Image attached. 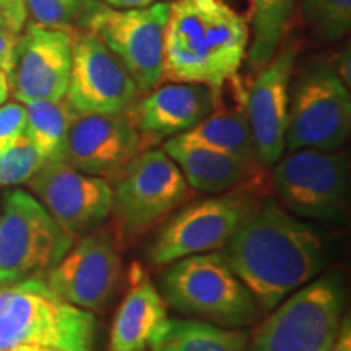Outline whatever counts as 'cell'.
I'll return each instance as SVG.
<instances>
[{
    "instance_id": "18",
    "label": "cell",
    "mask_w": 351,
    "mask_h": 351,
    "mask_svg": "<svg viewBox=\"0 0 351 351\" xmlns=\"http://www.w3.org/2000/svg\"><path fill=\"white\" fill-rule=\"evenodd\" d=\"M218 95L202 83H169L153 88L129 114L143 138V145L184 134L217 109Z\"/></svg>"
},
{
    "instance_id": "15",
    "label": "cell",
    "mask_w": 351,
    "mask_h": 351,
    "mask_svg": "<svg viewBox=\"0 0 351 351\" xmlns=\"http://www.w3.org/2000/svg\"><path fill=\"white\" fill-rule=\"evenodd\" d=\"M72 34L65 29L28 26L19 38L8 82L20 103L65 98L72 67Z\"/></svg>"
},
{
    "instance_id": "14",
    "label": "cell",
    "mask_w": 351,
    "mask_h": 351,
    "mask_svg": "<svg viewBox=\"0 0 351 351\" xmlns=\"http://www.w3.org/2000/svg\"><path fill=\"white\" fill-rule=\"evenodd\" d=\"M57 225L70 236L98 230L111 215V182L64 161H44L26 182Z\"/></svg>"
},
{
    "instance_id": "9",
    "label": "cell",
    "mask_w": 351,
    "mask_h": 351,
    "mask_svg": "<svg viewBox=\"0 0 351 351\" xmlns=\"http://www.w3.org/2000/svg\"><path fill=\"white\" fill-rule=\"evenodd\" d=\"M350 130L348 85L328 65H311L289 95L285 150L335 152L348 140Z\"/></svg>"
},
{
    "instance_id": "11",
    "label": "cell",
    "mask_w": 351,
    "mask_h": 351,
    "mask_svg": "<svg viewBox=\"0 0 351 351\" xmlns=\"http://www.w3.org/2000/svg\"><path fill=\"white\" fill-rule=\"evenodd\" d=\"M256 205L244 189L187 205L158 232L148 247V261L166 265L194 254L219 251Z\"/></svg>"
},
{
    "instance_id": "27",
    "label": "cell",
    "mask_w": 351,
    "mask_h": 351,
    "mask_svg": "<svg viewBox=\"0 0 351 351\" xmlns=\"http://www.w3.org/2000/svg\"><path fill=\"white\" fill-rule=\"evenodd\" d=\"M90 0H25L26 12L44 28L62 29L80 20Z\"/></svg>"
},
{
    "instance_id": "24",
    "label": "cell",
    "mask_w": 351,
    "mask_h": 351,
    "mask_svg": "<svg viewBox=\"0 0 351 351\" xmlns=\"http://www.w3.org/2000/svg\"><path fill=\"white\" fill-rule=\"evenodd\" d=\"M296 0H251L252 44L249 65L261 70L278 51Z\"/></svg>"
},
{
    "instance_id": "31",
    "label": "cell",
    "mask_w": 351,
    "mask_h": 351,
    "mask_svg": "<svg viewBox=\"0 0 351 351\" xmlns=\"http://www.w3.org/2000/svg\"><path fill=\"white\" fill-rule=\"evenodd\" d=\"M328 351H351V319L350 315H343L341 319L339 333Z\"/></svg>"
},
{
    "instance_id": "10",
    "label": "cell",
    "mask_w": 351,
    "mask_h": 351,
    "mask_svg": "<svg viewBox=\"0 0 351 351\" xmlns=\"http://www.w3.org/2000/svg\"><path fill=\"white\" fill-rule=\"evenodd\" d=\"M275 165V189L291 215L322 223L345 221L350 202L346 153L304 148Z\"/></svg>"
},
{
    "instance_id": "5",
    "label": "cell",
    "mask_w": 351,
    "mask_h": 351,
    "mask_svg": "<svg viewBox=\"0 0 351 351\" xmlns=\"http://www.w3.org/2000/svg\"><path fill=\"white\" fill-rule=\"evenodd\" d=\"M345 307L346 291L340 276L311 280L258 326L249 351H328Z\"/></svg>"
},
{
    "instance_id": "1",
    "label": "cell",
    "mask_w": 351,
    "mask_h": 351,
    "mask_svg": "<svg viewBox=\"0 0 351 351\" xmlns=\"http://www.w3.org/2000/svg\"><path fill=\"white\" fill-rule=\"evenodd\" d=\"M218 252L258 309L271 311L324 270L330 245L320 228L265 199Z\"/></svg>"
},
{
    "instance_id": "20",
    "label": "cell",
    "mask_w": 351,
    "mask_h": 351,
    "mask_svg": "<svg viewBox=\"0 0 351 351\" xmlns=\"http://www.w3.org/2000/svg\"><path fill=\"white\" fill-rule=\"evenodd\" d=\"M163 150L179 166L189 186L207 194H221L241 186H251L257 181L258 169L262 168L257 163H247L225 153L181 142L176 137L165 143Z\"/></svg>"
},
{
    "instance_id": "4",
    "label": "cell",
    "mask_w": 351,
    "mask_h": 351,
    "mask_svg": "<svg viewBox=\"0 0 351 351\" xmlns=\"http://www.w3.org/2000/svg\"><path fill=\"white\" fill-rule=\"evenodd\" d=\"M160 293L182 314L223 327H245L258 314L256 300L218 251L166 263L160 274Z\"/></svg>"
},
{
    "instance_id": "33",
    "label": "cell",
    "mask_w": 351,
    "mask_h": 351,
    "mask_svg": "<svg viewBox=\"0 0 351 351\" xmlns=\"http://www.w3.org/2000/svg\"><path fill=\"white\" fill-rule=\"evenodd\" d=\"M8 95H10V82H8L7 73L0 69V104L7 103Z\"/></svg>"
},
{
    "instance_id": "25",
    "label": "cell",
    "mask_w": 351,
    "mask_h": 351,
    "mask_svg": "<svg viewBox=\"0 0 351 351\" xmlns=\"http://www.w3.org/2000/svg\"><path fill=\"white\" fill-rule=\"evenodd\" d=\"M302 15L326 41H337L351 26V0H302Z\"/></svg>"
},
{
    "instance_id": "32",
    "label": "cell",
    "mask_w": 351,
    "mask_h": 351,
    "mask_svg": "<svg viewBox=\"0 0 351 351\" xmlns=\"http://www.w3.org/2000/svg\"><path fill=\"white\" fill-rule=\"evenodd\" d=\"M158 2H166V0H106L108 5L112 8H142Z\"/></svg>"
},
{
    "instance_id": "22",
    "label": "cell",
    "mask_w": 351,
    "mask_h": 351,
    "mask_svg": "<svg viewBox=\"0 0 351 351\" xmlns=\"http://www.w3.org/2000/svg\"><path fill=\"white\" fill-rule=\"evenodd\" d=\"M152 351H249L244 332L192 319H169Z\"/></svg>"
},
{
    "instance_id": "29",
    "label": "cell",
    "mask_w": 351,
    "mask_h": 351,
    "mask_svg": "<svg viewBox=\"0 0 351 351\" xmlns=\"http://www.w3.org/2000/svg\"><path fill=\"white\" fill-rule=\"evenodd\" d=\"M0 8L7 28L19 34L25 26L26 13H28L25 0H0Z\"/></svg>"
},
{
    "instance_id": "3",
    "label": "cell",
    "mask_w": 351,
    "mask_h": 351,
    "mask_svg": "<svg viewBox=\"0 0 351 351\" xmlns=\"http://www.w3.org/2000/svg\"><path fill=\"white\" fill-rule=\"evenodd\" d=\"M98 320L44 280L0 287V351H95Z\"/></svg>"
},
{
    "instance_id": "2",
    "label": "cell",
    "mask_w": 351,
    "mask_h": 351,
    "mask_svg": "<svg viewBox=\"0 0 351 351\" xmlns=\"http://www.w3.org/2000/svg\"><path fill=\"white\" fill-rule=\"evenodd\" d=\"M247 44V21L225 0H176L165 29L163 78L202 83L219 95L238 73Z\"/></svg>"
},
{
    "instance_id": "6",
    "label": "cell",
    "mask_w": 351,
    "mask_h": 351,
    "mask_svg": "<svg viewBox=\"0 0 351 351\" xmlns=\"http://www.w3.org/2000/svg\"><path fill=\"white\" fill-rule=\"evenodd\" d=\"M112 178L111 215L121 244L142 236L192 195V187L165 150L140 152Z\"/></svg>"
},
{
    "instance_id": "7",
    "label": "cell",
    "mask_w": 351,
    "mask_h": 351,
    "mask_svg": "<svg viewBox=\"0 0 351 351\" xmlns=\"http://www.w3.org/2000/svg\"><path fill=\"white\" fill-rule=\"evenodd\" d=\"M171 2L142 8H109L88 3L80 23L121 60L140 93H150L163 80L165 29Z\"/></svg>"
},
{
    "instance_id": "28",
    "label": "cell",
    "mask_w": 351,
    "mask_h": 351,
    "mask_svg": "<svg viewBox=\"0 0 351 351\" xmlns=\"http://www.w3.org/2000/svg\"><path fill=\"white\" fill-rule=\"evenodd\" d=\"M26 114L20 103L0 104V152L20 142L25 137Z\"/></svg>"
},
{
    "instance_id": "23",
    "label": "cell",
    "mask_w": 351,
    "mask_h": 351,
    "mask_svg": "<svg viewBox=\"0 0 351 351\" xmlns=\"http://www.w3.org/2000/svg\"><path fill=\"white\" fill-rule=\"evenodd\" d=\"M25 135L44 158V161H62L67 134L75 112L62 99L25 103Z\"/></svg>"
},
{
    "instance_id": "21",
    "label": "cell",
    "mask_w": 351,
    "mask_h": 351,
    "mask_svg": "<svg viewBox=\"0 0 351 351\" xmlns=\"http://www.w3.org/2000/svg\"><path fill=\"white\" fill-rule=\"evenodd\" d=\"M174 137L247 163H257L251 127L243 109H213L199 124Z\"/></svg>"
},
{
    "instance_id": "19",
    "label": "cell",
    "mask_w": 351,
    "mask_h": 351,
    "mask_svg": "<svg viewBox=\"0 0 351 351\" xmlns=\"http://www.w3.org/2000/svg\"><path fill=\"white\" fill-rule=\"evenodd\" d=\"M135 270L132 288L114 315L109 351H147L169 322L160 289Z\"/></svg>"
},
{
    "instance_id": "34",
    "label": "cell",
    "mask_w": 351,
    "mask_h": 351,
    "mask_svg": "<svg viewBox=\"0 0 351 351\" xmlns=\"http://www.w3.org/2000/svg\"><path fill=\"white\" fill-rule=\"evenodd\" d=\"M0 26H5V21H3V16H2V8H0Z\"/></svg>"
},
{
    "instance_id": "12",
    "label": "cell",
    "mask_w": 351,
    "mask_h": 351,
    "mask_svg": "<svg viewBox=\"0 0 351 351\" xmlns=\"http://www.w3.org/2000/svg\"><path fill=\"white\" fill-rule=\"evenodd\" d=\"M122 276L119 243L106 230L86 232L80 243L46 271L44 283L67 302L82 309H106Z\"/></svg>"
},
{
    "instance_id": "16",
    "label": "cell",
    "mask_w": 351,
    "mask_h": 351,
    "mask_svg": "<svg viewBox=\"0 0 351 351\" xmlns=\"http://www.w3.org/2000/svg\"><path fill=\"white\" fill-rule=\"evenodd\" d=\"M298 49L289 41L258 70L245 96V117L251 127L257 163L262 168L278 163L285 152L288 125L289 85Z\"/></svg>"
},
{
    "instance_id": "26",
    "label": "cell",
    "mask_w": 351,
    "mask_h": 351,
    "mask_svg": "<svg viewBox=\"0 0 351 351\" xmlns=\"http://www.w3.org/2000/svg\"><path fill=\"white\" fill-rule=\"evenodd\" d=\"M44 165V158L26 135L7 150L0 152V186L26 184Z\"/></svg>"
},
{
    "instance_id": "30",
    "label": "cell",
    "mask_w": 351,
    "mask_h": 351,
    "mask_svg": "<svg viewBox=\"0 0 351 351\" xmlns=\"http://www.w3.org/2000/svg\"><path fill=\"white\" fill-rule=\"evenodd\" d=\"M19 34L13 33L7 26H0V69L10 75L13 67V56H15Z\"/></svg>"
},
{
    "instance_id": "13",
    "label": "cell",
    "mask_w": 351,
    "mask_h": 351,
    "mask_svg": "<svg viewBox=\"0 0 351 351\" xmlns=\"http://www.w3.org/2000/svg\"><path fill=\"white\" fill-rule=\"evenodd\" d=\"M140 90L106 44L91 32L73 39L65 101L75 114L127 112Z\"/></svg>"
},
{
    "instance_id": "17",
    "label": "cell",
    "mask_w": 351,
    "mask_h": 351,
    "mask_svg": "<svg viewBox=\"0 0 351 351\" xmlns=\"http://www.w3.org/2000/svg\"><path fill=\"white\" fill-rule=\"evenodd\" d=\"M145 148L129 111L75 114L62 161L91 176H114Z\"/></svg>"
},
{
    "instance_id": "8",
    "label": "cell",
    "mask_w": 351,
    "mask_h": 351,
    "mask_svg": "<svg viewBox=\"0 0 351 351\" xmlns=\"http://www.w3.org/2000/svg\"><path fill=\"white\" fill-rule=\"evenodd\" d=\"M73 244L44 205L28 192H8L0 217V287L38 278Z\"/></svg>"
}]
</instances>
